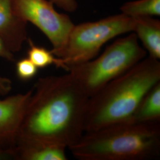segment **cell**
I'll return each instance as SVG.
<instances>
[{
  "label": "cell",
  "mask_w": 160,
  "mask_h": 160,
  "mask_svg": "<svg viewBox=\"0 0 160 160\" xmlns=\"http://www.w3.org/2000/svg\"><path fill=\"white\" fill-rule=\"evenodd\" d=\"M16 145L42 142L69 148L84 133L89 96L72 76L39 78L33 86Z\"/></svg>",
  "instance_id": "cell-1"
},
{
  "label": "cell",
  "mask_w": 160,
  "mask_h": 160,
  "mask_svg": "<svg viewBox=\"0 0 160 160\" xmlns=\"http://www.w3.org/2000/svg\"><path fill=\"white\" fill-rule=\"evenodd\" d=\"M159 82V60L145 58L89 97L84 132L131 120L144 96Z\"/></svg>",
  "instance_id": "cell-2"
},
{
  "label": "cell",
  "mask_w": 160,
  "mask_h": 160,
  "mask_svg": "<svg viewBox=\"0 0 160 160\" xmlns=\"http://www.w3.org/2000/svg\"><path fill=\"white\" fill-rule=\"evenodd\" d=\"M80 160H149L160 157V123L128 120L85 132L68 148Z\"/></svg>",
  "instance_id": "cell-3"
},
{
  "label": "cell",
  "mask_w": 160,
  "mask_h": 160,
  "mask_svg": "<svg viewBox=\"0 0 160 160\" xmlns=\"http://www.w3.org/2000/svg\"><path fill=\"white\" fill-rule=\"evenodd\" d=\"M133 32L115 40L96 58L71 66L68 72L89 97L147 56Z\"/></svg>",
  "instance_id": "cell-4"
},
{
  "label": "cell",
  "mask_w": 160,
  "mask_h": 160,
  "mask_svg": "<svg viewBox=\"0 0 160 160\" xmlns=\"http://www.w3.org/2000/svg\"><path fill=\"white\" fill-rule=\"evenodd\" d=\"M133 30V18L122 13L94 22L74 24L64 46L53 55L63 60L68 71L70 67L96 57L109 40Z\"/></svg>",
  "instance_id": "cell-5"
},
{
  "label": "cell",
  "mask_w": 160,
  "mask_h": 160,
  "mask_svg": "<svg viewBox=\"0 0 160 160\" xmlns=\"http://www.w3.org/2000/svg\"><path fill=\"white\" fill-rule=\"evenodd\" d=\"M14 4L20 17L33 24L46 36L51 43L53 53L64 46L74 24L68 15L57 12L51 1L14 0Z\"/></svg>",
  "instance_id": "cell-6"
},
{
  "label": "cell",
  "mask_w": 160,
  "mask_h": 160,
  "mask_svg": "<svg viewBox=\"0 0 160 160\" xmlns=\"http://www.w3.org/2000/svg\"><path fill=\"white\" fill-rule=\"evenodd\" d=\"M32 90L0 100V149H14Z\"/></svg>",
  "instance_id": "cell-7"
},
{
  "label": "cell",
  "mask_w": 160,
  "mask_h": 160,
  "mask_svg": "<svg viewBox=\"0 0 160 160\" xmlns=\"http://www.w3.org/2000/svg\"><path fill=\"white\" fill-rule=\"evenodd\" d=\"M27 23L17 14L14 0H0V39L13 53L28 39Z\"/></svg>",
  "instance_id": "cell-8"
},
{
  "label": "cell",
  "mask_w": 160,
  "mask_h": 160,
  "mask_svg": "<svg viewBox=\"0 0 160 160\" xmlns=\"http://www.w3.org/2000/svg\"><path fill=\"white\" fill-rule=\"evenodd\" d=\"M133 18V32L141 41L149 57L160 59V22L151 16H138Z\"/></svg>",
  "instance_id": "cell-9"
},
{
  "label": "cell",
  "mask_w": 160,
  "mask_h": 160,
  "mask_svg": "<svg viewBox=\"0 0 160 160\" xmlns=\"http://www.w3.org/2000/svg\"><path fill=\"white\" fill-rule=\"evenodd\" d=\"M67 148L50 143L30 142L16 145V160H67Z\"/></svg>",
  "instance_id": "cell-10"
},
{
  "label": "cell",
  "mask_w": 160,
  "mask_h": 160,
  "mask_svg": "<svg viewBox=\"0 0 160 160\" xmlns=\"http://www.w3.org/2000/svg\"><path fill=\"white\" fill-rule=\"evenodd\" d=\"M131 120L141 123H160V82L144 96L136 109Z\"/></svg>",
  "instance_id": "cell-11"
},
{
  "label": "cell",
  "mask_w": 160,
  "mask_h": 160,
  "mask_svg": "<svg viewBox=\"0 0 160 160\" xmlns=\"http://www.w3.org/2000/svg\"><path fill=\"white\" fill-rule=\"evenodd\" d=\"M29 48L27 55L29 59L34 63L38 68H45L50 65H55L58 68H62L68 71V68L62 59L53 55L51 51L45 48L38 46L29 39Z\"/></svg>",
  "instance_id": "cell-12"
},
{
  "label": "cell",
  "mask_w": 160,
  "mask_h": 160,
  "mask_svg": "<svg viewBox=\"0 0 160 160\" xmlns=\"http://www.w3.org/2000/svg\"><path fill=\"white\" fill-rule=\"evenodd\" d=\"M122 14L129 17L159 16L160 0H137L128 2L120 8Z\"/></svg>",
  "instance_id": "cell-13"
},
{
  "label": "cell",
  "mask_w": 160,
  "mask_h": 160,
  "mask_svg": "<svg viewBox=\"0 0 160 160\" xmlns=\"http://www.w3.org/2000/svg\"><path fill=\"white\" fill-rule=\"evenodd\" d=\"M0 58H2L9 61H14V53L10 51L4 42L0 39ZM12 90V80L0 75V96H6Z\"/></svg>",
  "instance_id": "cell-14"
},
{
  "label": "cell",
  "mask_w": 160,
  "mask_h": 160,
  "mask_svg": "<svg viewBox=\"0 0 160 160\" xmlns=\"http://www.w3.org/2000/svg\"><path fill=\"white\" fill-rule=\"evenodd\" d=\"M37 67L28 58H24L16 63V74L20 80L27 81L33 78L38 73Z\"/></svg>",
  "instance_id": "cell-15"
},
{
  "label": "cell",
  "mask_w": 160,
  "mask_h": 160,
  "mask_svg": "<svg viewBox=\"0 0 160 160\" xmlns=\"http://www.w3.org/2000/svg\"><path fill=\"white\" fill-rule=\"evenodd\" d=\"M53 4H55L68 12H73L77 8V2L75 0H49Z\"/></svg>",
  "instance_id": "cell-16"
},
{
  "label": "cell",
  "mask_w": 160,
  "mask_h": 160,
  "mask_svg": "<svg viewBox=\"0 0 160 160\" xmlns=\"http://www.w3.org/2000/svg\"><path fill=\"white\" fill-rule=\"evenodd\" d=\"M16 160L15 148L0 149V160Z\"/></svg>",
  "instance_id": "cell-17"
}]
</instances>
